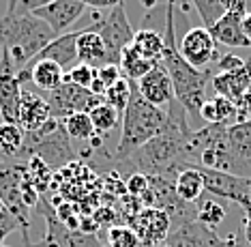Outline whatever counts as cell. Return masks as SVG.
<instances>
[{
	"label": "cell",
	"mask_w": 251,
	"mask_h": 247,
	"mask_svg": "<svg viewBox=\"0 0 251 247\" xmlns=\"http://www.w3.org/2000/svg\"><path fill=\"white\" fill-rule=\"evenodd\" d=\"M22 101V84L18 73L7 58L0 56V118L2 123L18 125V112Z\"/></svg>",
	"instance_id": "13"
},
{
	"label": "cell",
	"mask_w": 251,
	"mask_h": 247,
	"mask_svg": "<svg viewBox=\"0 0 251 247\" xmlns=\"http://www.w3.org/2000/svg\"><path fill=\"white\" fill-rule=\"evenodd\" d=\"M30 13L39 20H43L54 30L56 37H60L73 22L79 20V15L84 13V4L77 2V0H50L41 7L32 9Z\"/></svg>",
	"instance_id": "12"
},
{
	"label": "cell",
	"mask_w": 251,
	"mask_h": 247,
	"mask_svg": "<svg viewBox=\"0 0 251 247\" xmlns=\"http://www.w3.org/2000/svg\"><path fill=\"white\" fill-rule=\"evenodd\" d=\"M0 247H4V245H0ZM35 247H41V245H35Z\"/></svg>",
	"instance_id": "41"
},
{
	"label": "cell",
	"mask_w": 251,
	"mask_h": 247,
	"mask_svg": "<svg viewBox=\"0 0 251 247\" xmlns=\"http://www.w3.org/2000/svg\"><path fill=\"white\" fill-rule=\"evenodd\" d=\"M198 15L202 17L204 28H213L226 15V0H191Z\"/></svg>",
	"instance_id": "28"
},
{
	"label": "cell",
	"mask_w": 251,
	"mask_h": 247,
	"mask_svg": "<svg viewBox=\"0 0 251 247\" xmlns=\"http://www.w3.org/2000/svg\"><path fill=\"white\" fill-rule=\"evenodd\" d=\"M215 93L221 97H227L230 101L236 103L243 95L251 90V60L245 62V67L236 69L230 73H215L213 76Z\"/></svg>",
	"instance_id": "19"
},
{
	"label": "cell",
	"mask_w": 251,
	"mask_h": 247,
	"mask_svg": "<svg viewBox=\"0 0 251 247\" xmlns=\"http://www.w3.org/2000/svg\"><path fill=\"white\" fill-rule=\"evenodd\" d=\"M97 76V69H93L90 65H84V62H77L71 71L65 73V82H71L75 86H82V88H90L93 80Z\"/></svg>",
	"instance_id": "32"
},
{
	"label": "cell",
	"mask_w": 251,
	"mask_h": 247,
	"mask_svg": "<svg viewBox=\"0 0 251 247\" xmlns=\"http://www.w3.org/2000/svg\"><path fill=\"white\" fill-rule=\"evenodd\" d=\"M241 234L245 237V241H247V245L251 247V211H249V213H245V217H243Z\"/></svg>",
	"instance_id": "38"
},
{
	"label": "cell",
	"mask_w": 251,
	"mask_h": 247,
	"mask_svg": "<svg viewBox=\"0 0 251 247\" xmlns=\"http://www.w3.org/2000/svg\"><path fill=\"white\" fill-rule=\"evenodd\" d=\"M125 189L131 193L133 198H142L144 192L148 189V176L144 174H129L125 179Z\"/></svg>",
	"instance_id": "35"
},
{
	"label": "cell",
	"mask_w": 251,
	"mask_h": 247,
	"mask_svg": "<svg viewBox=\"0 0 251 247\" xmlns=\"http://www.w3.org/2000/svg\"><path fill=\"white\" fill-rule=\"evenodd\" d=\"M103 101L107 106H112L118 114L125 112L129 106V101H131V80L121 78L114 86H110L107 93L103 95Z\"/></svg>",
	"instance_id": "29"
},
{
	"label": "cell",
	"mask_w": 251,
	"mask_h": 247,
	"mask_svg": "<svg viewBox=\"0 0 251 247\" xmlns=\"http://www.w3.org/2000/svg\"><path fill=\"white\" fill-rule=\"evenodd\" d=\"M50 120H52V112H50L45 97L32 93V90H22L18 125L24 129V134H35V131L43 129Z\"/></svg>",
	"instance_id": "15"
},
{
	"label": "cell",
	"mask_w": 251,
	"mask_h": 247,
	"mask_svg": "<svg viewBox=\"0 0 251 247\" xmlns=\"http://www.w3.org/2000/svg\"><path fill=\"white\" fill-rule=\"evenodd\" d=\"M121 78H125V76H123V71H121V67L118 65H105V67L97 69V80L105 86V90L110 88V86L116 84Z\"/></svg>",
	"instance_id": "34"
},
{
	"label": "cell",
	"mask_w": 251,
	"mask_h": 247,
	"mask_svg": "<svg viewBox=\"0 0 251 247\" xmlns=\"http://www.w3.org/2000/svg\"><path fill=\"white\" fill-rule=\"evenodd\" d=\"M99 37L107 52V65L121 67V54L127 45L133 43L135 30L131 28V22L125 11V4H118L110 11V15L99 20Z\"/></svg>",
	"instance_id": "5"
},
{
	"label": "cell",
	"mask_w": 251,
	"mask_h": 247,
	"mask_svg": "<svg viewBox=\"0 0 251 247\" xmlns=\"http://www.w3.org/2000/svg\"><path fill=\"white\" fill-rule=\"evenodd\" d=\"M200 118L206 120V125H234L236 123V106L227 97L215 95L206 99L200 108Z\"/></svg>",
	"instance_id": "22"
},
{
	"label": "cell",
	"mask_w": 251,
	"mask_h": 247,
	"mask_svg": "<svg viewBox=\"0 0 251 247\" xmlns=\"http://www.w3.org/2000/svg\"><path fill=\"white\" fill-rule=\"evenodd\" d=\"M62 127L69 134L71 140H77V142H90L95 151H101L107 157V153L103 151V142L97 137V131H95V125L90 120V114L88 112H77V114H71L62 120Z\"/></svg>",
	"instance_id": "21"
},
{
	"label": "cell",
	"mask_w": 251,
	"mask_h": 247,
	"mask_svg": "<svg viewBox=\"0 0 251 247\" xmlns=\"http://www.w3.org/2000/svg\"><path fill=\"white\" fill-rule=\"evenodd\" d=\"M54 39L56 34L52 28L24 7L7 11L0 17V52L2 58L11 62L15 73L30 65L39 52Z\"/></svg>",
	"instance_id": "3"
},
{
	"label": "cell",
	"mask_w": 251,
	"mask_h": 247,
	"mask_svg": "<svg viewBox=\"0 0 251 247\" xmlns=\"http://www.w3.org/2000/svg\"><path fill=\"white\" fill-rule=\"evenodd\" d=\"M191 129L187 123V112L178 101L168 106V125L163 134L152 137L129 157L116 162V170L123 172L127 179L129 174L144 176H161V179L176 181L180 170L187 168V142H189Z\"/></svg>",
	"instance_id": "1"
},
{
	"label": "cell",
	"mask_w": 251,
	"mask_h": 247,
	"mask_svg": "<svg viewBox=\"0 0 251 247\" xmlns=\"http://www.w3.org/2000/svg\"><path fill=\"white\" fill-rule=\"evenodd\" d=\"M107 247H142L131 226H114L107 234Z\"/></svg>",
	"instance_id": "31"
},
{
	"label": "cell",
	"mask_w": 251,
	"mask_h": 247,
	"mask_svg": "<svg viewBox=\"0 0 251 247\" xmlns=\"http://www.w3.org/2000/svg\"><path fill=\"white\" fill-rule=\"evenodd\" d=\"M196 220L202 223V226L210 228V230H217V226L226 220V209L217 202L215 196L202 198L196 206Z\"/></svg>",
	"instance_id": "27"
},
{
	"label": "cell",
	"mask_w": 251,
	"mask_h": 247,
	"mask_svg": "<svg viewBox=\"0 0 251 247\" xmlns=\"http://www.w3.org/2000/svg\"><path fill=\"white\" fill-rule=\"evenodd\" d=\"M243 20L245 15L241 13H226L210 28V34L217 43L227 45V48H251L243 32Z\"/></svg>",
	"instance_id": "20"
},
{
	"label": "cell",
	"mask_w": 251,
	"mask_h": 247,
	"mask_svg": "<svg viewBox=\"0 0 251 247\" xmlns=\"http://www.w3.org/2000/svg\"><path fill=\"white\" fill-rule=\"evenodd\" d=\"M131 45H133L144 58L152 60V62H159L163 56V34L157 32L155 28L144 26V28H140V30H135L133 43Z\"/></svg>",
	"instance_id": "24"
},
{
	"label": "cell",
	"mask_w": 251,
	"mask_h": 247,
	"mask_svg": "<svg viewBox=\"0 0 251 247\" xmlns=\"http://www.w3.org/2000/svg\"><path fill=\"white\" fill-rule=\"evenodd\" d=\"M18 80H20V84L30 80L32 84H37L45 93H52V90L65 84V69L54 60H35L22 69L18 73Z\"/></svg>",
	"instance_id": "16"
},
{
	"label": "cell",
	"mask_w": 251,
	"mask_h": 247,
	"mask_svg": "<svg viewBox=\"0 0 251 247\" xmlns=\"http://www.w3.org/2000/svg\"><path fill=\"white\" fill-rule=\"evenodd\" d=\"M82 30H73V32H65L60 37H56L52 43H48L45 48L39 52V56L35 60H54L67 71H71L77 65V37ZM32 60V62H35Z\"/></svg>",
	"instance_id": "17"
},
{
	"label": "cell",
	"mask_w": 251,
	"mask_h": 247,
	"mask_svg": "<svg viewBox=\"0 0 251 247\" xmlns=\"http://www.w3.org/2000/svg\"><path fill=\"white\" fill-rule=\"evenodd\" d=\"M168 125V112L161 108L148 103L140 95L138 84L131 82V101L127 110L123 112V127H121V140L114 151V162L129 157L133 151L151 142L152 137L163 134Z\"/></svg>",
	"instance_id": "4"
},
{
	"label": "cell",
	"mask_w": 251,
	"mask_h": 247,
	"mask_svg": "<svg viewBox=\"0 0 251 247\" xmlns=\"http://www.w3.org/2000/svg\"><path fill=\"white\" fill-rule=\"evenodd\" d=\"M45 2H50V0H22L18 7L32 11ZM77 2H82L84 7H93V9H114V7H118V4H123V0H77Z\"/></svg>",
	"instance_id": "33"
},
{
	"label": "cell",
	"mask_w": 251,
	"mask_h": 247,
	"mask_svg": "<svg viewBox=\"0 0 251 247\" xmlns=\"http://www.w3.org/2000/svg\"><path fill=\"white\" fill-rule=\"evenodd\" d=\"M243 32H245V37H247V41L251 45V13H247L245 20H243Z\"/></svg>",
	"instance_id": "39"
},
{
	"label": "cell",
	"mask_w": 251,
	"mask_h": 247,
	"mask_svg": "<svg viewBox=\"0 0 251 247\" xmlns=\"http://www.w3.org/2000/svg\"><path fill=\"white\" fill-rule=\"evenodd\" d=\"M142 4H144L146 9H152V7L157 4V0H142Z\"/></svg>",
	"instance_id": "40"
},
{
	"label": "cell",
	"mask_w": 251,
	"mask_h": 247,
	"mask_svg": "<svg viewBox=\"0 0 251 247\" xmlns=\"http://www.w3.org/2000/svg\"><path fill=\"white\" fill-rule=\"evenodd\" d=\"M101 20V17H99ZM99 20L88 24L86 28H82L77 37V60L84 65H90L93 69H101L107 65V52L105 45L99 37Z\"/></svg>",
	"instance_id": "18"
},
{
	"label": "cell",
	"mask_w": 251,
	"mask_h": 247,
	"mask_svg": "<svg viewBox=\"0 0 251 247\" xmlns=\"http://www.w3.org/2000/svg\"><path fill=\"white\" fill-rule=\"evenodd\" d=\"M245 58H241V56L236 54H224L219 56V73H230V71H236V69L245 67Z\"/></svg>",
	"instance_id": "37"
},
{
	"label": "cell",
	"mask_w": 251,
	"mask_h": 247,
	"mask_svg": "<svg viewBox=\"0 0 251 247\" xmlns=\"http://www.w3.org/2000/svg\"><path fill=\"white\" fill-rule=\"evenodd\" d=\"M135 84H138L140 95L144 97L148 103L161 108V110H163V106L168 108L170 103L174 101L172 80H170L168 71H165V67L161 65V62H157V65L152 67L151 71H148L146 76L140 80V82H135Z\"/></svg>",
	"instance_id": "14"
},
{
	"label": "cell",
	"mask_w": 251,
	"mask_h": 247,
	"mask_svg": "<svg viewBox=\"0 0 251 247\" xmlns=\"http://www.w3.org/2000/svg\"><path fill=\"white\" fill-rule=\"evenodd\" d=\"M15 228H20L18 220H15L13 215L9 213V209L0 202V245H2V241L9 237L11 232L15 230Z\"/></svg>",
	"instance_id": "36"
},
{
	"label": "cell",
	"mask_w": 251,
	"mask_h": 247,
	"mask_svg": "<svg viewBox=\"0 0 251 247\" xmlns=\"http://www.w3.org/2000/svg\"><path fill=\"white\" fill-rule=\"evenodd\" d=\"M88 114H90V120H93L97 134H107V131H112L118 125V116H121V114L114 110L112 106H107L105 101L99 103L97 108H93Z\"/></svg>",
	"instance_id": "30"
},
{
	"label": "cell",
	"mask_w": 251,
	"mask_h": 247,
	"mask_svg": "<svg viewBox=\"0 0 251 247\" xmlns=\"http://www.w3.org/2000/svg\"><path fill=\"white\" fill-rule=\"evenodd\" d=\"M178 52L182 58L196 69L208 65L210 60H215L219 56L217 41L213 39L208 28H204V26H193L182 34L178 41Z\"/></svg>",
	"instance_id": "9"
},
{
	"label": "cell",
	"mask_w": 251,
	"mask_h": 247,
	"mask_svg": "<svg viewBox=\"0 0 251 247\" xmlns=\"http://www.w3.org/2000/svg\"><path fill=\"white\" fill-rule=\"evenodd\" d=\"M155 65L157 62L144 58L133 45H127L121 54V71H123L125 78L131 80V82H140Z\"/></svg>",
	"instance_id": "25"
},
{
	"label": "cell",
	"mask_w": 251,
	"mask_h": 247,
	"mask_svg": "<svg viewBox=\"0 0 251 247\" xmlns=\"http://www.w3.org/2000/svg\"><path fill=\"white\" fill-rule=\"evenodd\" d=\"M24 129L13 123H0V157L4 159H20L24 148Z\"/></svg>",
	"instance_id": "26"
},
{
	"label": "cell",
	"mask_w": 251,
	"mask_h": 247,
	"mask_svg": "<svg viewBox=\"0 0 251 247\" xmlns=\"http://www.w3.org/2000/svg\"><path fill=\"white\" fill-rule=\"evenodd\" d=\"M176 0H168L163 11V56L161 65L165 67L170 80H172L174 99L185 108L187 114L200 116V108L206 101V84L213 80L208 69H196L180 56L178 39H176Z\"/></svg>",
	"instance_id": "2"
},
{
	"label": "cell",
	"mask_w": 251,
	"mask_h": 247,
	"mask_svg": "<svg viewBox=\"0 0 251 247\" xmlns=\"http://www.w3.org/2000/svg\"><path fill=\"white\" fill-rule=\"evenodd\" d=\"M159 247H227L226 239L198 220H187L170 228V234Z\"/></svg>",
	"instance_id": "8"
},
{
	"label": "cell",
	"mask_w": 251,
	"mask_h": 247,
	"mask_svg": "<svg viewBox=\"0 0 251 247\" xmlns=\"http://www.w3.org/2000/svg\"><path fill=\"white\" fill-rule=\"evenodd\" d=\"M198 170L204 179L206 193L215 198L232 200V202L241 206L245 213L251 211V179L226 174V172H217V170H206V168H198Z\"/></svg>",
	"instance_id": "7"
},
{
	"label": "cell",
	"mask_w": 251,
	"mask_h": 247,
	"mask_svg": "<svg viewBox=\"0 0 251 247\" xmlns=\"http://www.w3.org/2000/svg\"><path fill=\"white\" fill-rule=\"evenodd\" d=\"M174 189H176L178 200H182V202H187V204H196L198 200L202 198V193L206 192V189H204V179L198 168L180 170V174L176 176V181H174Z\"/></svg>",
	"instance_id": "23"
},
{
	"label": "cell",
	"mask_w": 251,
	"mask_h": 247,
	"mask_svg": "<svg viewBox=\"0 0 251 247\" xmlns=\"http://www.w3.org/2000/svg\"><path fill=\"white\" fill-rule=\"evenodd\" d=\"M133 232L138 234L142 247H159L170 234L172 228V220L165 211L159 209H144L133 215V223H131Z\"/></svg>",
	"instance_id": "11"
},
{
	"label": "cell",
	"mask_w": 251,
	"mask_h": 247,
	"mask_svg": "<svg viewBox=\"0 0 251 247\" xmlns=\"http://www.w3.org/2000/svg\"><path fill=\"white\" fill-rule=\"evenodd\" d=\"M37 206L45 211V221H48V234H45V241L41 243V247H101L97 237L75 232L71 228H67L60 220H56V213L43 200H39Z\"/></svg>",
	"instance_id": "10"
},
{
	"label": "cell",
	"mask_w": 251,
	"mask_h": 247,
	"mask_svg": "<svg viewBox=\"0 0 251 247\" xmlns=\"http://www.w3.org/2000/svg\"><path fill=\"white\" fill-rule=\"evenodd\" d=\"M45 101H48V106H50L52 118L62 123V120L67 116H71V114L90 112L93 108L99 106V103H103V97H97V95L90 93L88 88H82V86L65 82L56 90L48 93Z\"/></svg>",
	"instance_id": "6"
}]
</instances>
